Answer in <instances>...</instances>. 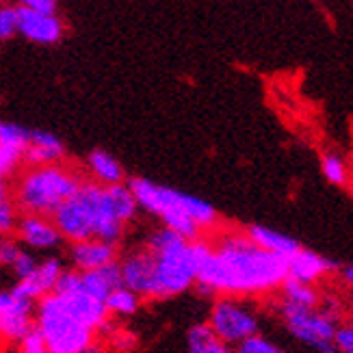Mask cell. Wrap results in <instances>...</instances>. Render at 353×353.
Here are the masks:
<instances>
[{"instance_id": "d590c367", "label": "cell", "mask_w": 353, "mask_h": 353, "mask_svg": "<svg viewBox=\"0 0 353 353\" xmlns=\"http://www.w3.org/2000/svg\"><path fill=\"white\" fill-rule=\"evenodd\" d=\"M7 182L3 180V176H0V199H7Z\"/></svg>"}, {"instance_id": "3957f363", "label": "cell", "mask_w": 353, "mask_h": 353, "mask_svg": "<svg viewBox=\"0 0 353 353\" xmlns=\"http://www.w3.org/2000/svg\"><path fill=\"white\" fill-rule=\"evenodd\" d=\"M148 250L154 258L150 299H167L191 288L197 273L191 241L165 225L152 234Z\"/></svg>"}, {"instance_id": "30bf717a", "label": "cell", "mask_w": 353, "mask_h": 353, "mask_svg": "<svg viewBox=\"0 0 353 353\" xmlns=\"http://www.w3.org/2000/svg\"><path fill=\"white\" fill-rule=\"evenodd\" d=\"M18 33L35 43H57L63 37V24L57 15L37 13L28 7H18Z\"/></svg>"}, {"instance_id": "5b68a950", "label": "cell", "mask_w": 353, "mask_h": 353, "mask_svg": "<svg viewBox=\"0 0 353 353\" xmlns=\"http://www.w3.org/2000/svg\"><path fill=\"white\" fill-rule=\"evenodd\" d=\"M128 189L134 195L137 204L145 208L148 212L157 214V217H161L163 212H170V210H180L184 214H189L199 228H212L217 223V210L199 197L180 193L176 189L163 187V184H154L145 178L130 180Z\"/></svg>"}, {"instance_id": "5bb4252c", "label": "cell", "mask_w": 353, "mask_h": 353, "mask_svg": "<svg viewBox=\"0 0 353 353\" xmlns=\"http://www.w3.org/2000/svg\"><path fill=\"white\" fill-rule=\"evenodd\" d=\"M15 228H18V236L33 250L57 248L63 239L50 217H41V214H26L20 223H15Z\"/></svg>"}, {"instance_id": "e0dca14e", "label": "cell", "mask_w": 353, "mask_h": 353, "mask_svg": "<svg viewBox=\"0 0 353 353\" xmlns=\"http://www.w3.org/2000/svg\"><path fill=\"white\" fill-rule=\"evenodd\" d=\"M117 286H124L117 260H111V263L96 267V269L81 271V290H85L87 295L96 297L100 301H104L106 295Z\"/></svg>"}, {"instance_id": "4dcf8cb0", "label": "cell", "mask_w": 353, "mask_h": 353, "mask_svg": "<svg viewBox=\"0 0 353 353\" xmlns=\"http://www.w3.org/2000/svg\"><path fill=\"white\" fill-rule=\"evenodd\" d=\"M15 223H18V217H15V206L9 202V199H0V234L7 236L15 230Z\"/></svg>"}, {"instance_id": "e575fe53", "label": "cell", "mask_w": 353, "mask_h": 353, "mask_svg": "<svg viewBox=\"0 0 353 353\" xmlns=\"http://www.w3.org/2000/svg\"><path fill=\"white\" fill-rule=\"evenodd\" d=\"M20 157L13 154V152L5 150L3 145H0V176H7L15 165H18Z\"/></svg>"}, {"instance_id": "2e32d148", "label": "cell", "mask_w": 353, "mask_h": 353, "mask_svg": "<svg viewBox=\"0 0 353 353\" xmlns=\"http://www.w3.org/2000/svg\"><path fill=\"white\" fill-rule=\"evenodd\" d=\"M336 269V263L323 258L321 254L308 252V250H297L295 254L288 256V278H295L299 282H316L323 275L332 273Z\"/></svg>"}, {"instance_id": "74e56055", "label": "cell", "mask_w": 353, "mask_h": 353, "mask_svg": "<svg viewBox=\"0 0 353 353\" xmlns=\"http://www.w3.org/2000/svg\"><path fill=\"white\" fill-rule=\"evenodd\" d=\"M0 341H3V339H0Z\"/></svg>"}, {"instance_id": "ac0fdd59", "label": "cell", "mask_w": 353, "mask_h": 353, "mask_svg": "<svg viewBox=\"0 0 353 353\" xmlns=\"http://www.w3.org/2000/svg\"><path fill=\"white\" fill-rule=\"evenodd\" d=\"M24 159L28 165H52L59 163L65 154V148L59 137L46 130H30L28 143L24 148Z\"/></svg>"}, {"instance_id": "7402d4cb", "label": "cell", "mask_w": 353, "mask_h": 353, "mask_svg": "<svg viewBox=\"0 0 353 353\" xmlns=\"http://www.w3.org/2000/svg\"><path fill=\"white\" fill-rule=\"evenodd\" d=\"M280 286L284 290V301L308 305V308H316V305H319V293L308 282H299V280L288 278V275H286Z\"/></svg>"}, {"instance_id": "44dd1931", "label": "cell", "mask_w": 353, "mask_h": 353, "mask_svg": "<svg viewBox=\"0 0 353 353\" xmlns=\"http://www.w3.org/2000/svg\"><path fill=\"white\" fill-rule=\"evenodd\" d=\"M89 165H91V172L96 174L98 182H102V184H115V182L124 180V170H121L117 159H113L109 152H104V150L91 152Z\"/></svg>"}, {"instance_id": "f546056e", "label": "cell", "mask_w": 353, "mask_h": 353, "mask_svg": "<svg viewBox=\"0 0 353 353\" xmlns=\"http://www.w3.org/2000/svg\"><path fill=\"white\" fill-rule=\"evenodd\" d=\"M35 269H37V260L30 254H26V252H20L18 256H15L13 263H11V271H13V275L18 280L28 278V275L33 273Z\"/></svg>"}, {"instance_id": "83f0119b", "label": "cell", "mask_w": 353, "mask_h": 353, "mask_svg": "<svg viewBox=\"0 0 353 353\" xmlns=\"http://www.w3.org/2000/svg\"><path fill=\"white\" fill-rule=\"evenodd\" d=\"M239 345H241L239 347L241 353H278L280 351L273 343H269L267 339H263V336H258V334L248 336V339H243Z\"/></svg>"}, {"instance_id": "484cf974", "label": "cell", "mask_w": 353, "mask_h": 353, "mask_svg": "<svg viewBox=\"0 0 353 353\" xmlns=\"http://www.w3.org/2000/svg\"><path fill=\"white\" fill-rule=\"evenodd\" d=\"M20 345H22L24 353H46V351H48V347H46V339H43V334H41V330L37 325V321L30 323L26 334L20 339Z\"/></svg>"}, {"instance_id": "d4e9b609", "label": "cell", "mask_w": 353, "mask_h": 353, "mask_svg": "<svg viewBox=\"0 0 353 353\" xmlns=\"http://www.w3.org/2000/svg\"><path fill=\"white\" fill-rule=\"evenodd\" d=\"M323 174L332 184H345L347 182V165L339 154H325L323 157Z\"/></svg>"}, {"instance_id": "d6a6232c", "label": "cell", "mask_w": 353, "mask_h": 353, "mask_svg": "<svg viewBox=\"0 0 353 353\" xmlns=\"http://www.w3.org/2000/svg\"><path fill=\"white\" fill-rule=\"evenodd\" d=\"M22 250L20 245L15 243L13 239H3L0 241V267H11V263L15 260V256H18Z\"/></svg>"}, {"instance_id": "836d02e7", "label": "cell", "mask_w": 353, "mask_h": 353, "mask_svg": "<svg viewBox=\"0 0 353 353\" xmlns=\"http://www.w3.org/2000/svg\"><path fill=\"white\" fill-rule=\"evenodd\" d=\"M22 5L37 11V13L57 15V0H22Z\"/></svg>"}, {"instance_id": "8fae6325", "label": "cell", "mask_w": 353, "mask_h": 353, "mask_svg": "<svg viewBox=\"0 0 353 353\" xmlns=\"http://www.w3.org/2000/svg\"><path fill=\"white\" fill-rule=\"evenodd\" d=\"M121 271V282L126 288L134 290L139 297L150 299V290H152V271H154V258L152 252L145 250H137L124 258V263L119 265Z\"/></svg>"}, {"instance_id": "d6986e66", "label": "cell", "mask_w": 353, "mask_h": 353, "mask_svg": "<svg viewBox=\"0 0 353 353\" xmlns=\"http://www.w3.org/2000/svg\"><path fill=\"white\" fill-rule=\"evenodd\" d=\"M245 236H248L250 241H254L258 248H263V250H269L273 254H280V256H290V254H295L301 245L295 241V239H290L282 232H275V230L271 228H265V225H250V228H245Z\"/></svg>"}, {"instance_id": "ffe728a7", "label": "cell", "mask_w": 353, "mask_h": 353, "mask_svg": "<svg viewBox=\"0 0 353 353\" xmlns=\"http://www.w3.org/2000/svg\"><path fill=\"white\" fill-rule=\"evenodd\" d=\"M189 351L191 353H225L228 345L212 332L208 323H197L189 330L187 339Z\"/></svg>"}, {"instance_id": "7a4b0ae2", "label": "cell", "mask_w": 353, "mask_h": 353, "mask_svg": "<svg viewBox=\"0 0 353 353\" xmlns=\"http://www.w3.org/2000/svg\"><path fill=\"white\" fill-rule=\"evenodd\" d=\"M134 195L121 182H81L72 197L52 214V223L68 241L100 239L117 245L124 225L137 214Z\"/></svg>"}, {"instance_id": "8992f818", "label": "cell", "mask_w": 353, "mask_h": 353, "mask_svg": "<svg viewBox=\"0 0 353 353\" xmlns=\"http://www.w3.org/2000/svg\"><path fill=\"white\" fill-rule=\"evenodd\" d=\"M37 325L46 339V347L52 353H83L94 343V330L72 319L54 293L43 295L39 301Z\"/></svg>"}, {"instance_id": "f1b7e54d", "label": "cell", "mask_w": 353, "mask_h": 353, "mask_svg": "<svg viewBox=\"0 0 353 353\" xmlns=\"http://www.w3.org/2000/svg\"><path fill=\"white\" fill-rule=\"evenodd\" d=\"M18 33V11L15 7H0V39H11Z\"/></svg>"}, {"instance_id": "7c38bea8", "label": "cell", "mask_w": 353, "mask_h": 353, "mask_svg": "<svg viewBox=\"0 0 353 353\" xmlns=\"http://www.w3.org/2000/svg\"><path fill=\"white\" fill-rule=\"evenodd\" d=\"M57 297H59L61 305H63V310L72 319H76L79 323H83L85 327L94 330V332L104 323L106 314H109L104 301L87 295L85 290H76V293H65V295H57Z\"/></svg>"}, {"instance_id": "8d00e7d4", "label": "cell", "mask_w": 353, "mask_h": 353, "mask_svg": "<svg viewBox=\"0 0 353 353\" xmlns=\"http://www.w3.org/2000/svg\"><path fill=\"white\" fill-rule=\"evenodd\" d=\"M343 275H345V282H353V269L351 267H345V271H343Z\"/></svg>"}, {"instance_id": "9a60e30c", "label": "cell", "mask_w": 353, "mask_h": 353, "mask_svg": "<svg viewBox=\"0 0 353 353\" xmlns=\"http://www.w3.org/2000/svg\"><path fill=\"white\" fill-rule=\"evenodd\" d=\"M70 258L79 271L96 269L117 258V250L113 243H106L100 239H83V241H72Z\"/></svg>"}, {"instance_id": "52a82bcc", "label": "cell", "mask_w": 353, "mask_h": 353, "mask_svg": "<svg viewBox=\"0 0 353 353\" xmlns=\"http://www.w3.org/2000/svg\"><path fill=\"white\" fill-rule=\"evenodd\" d=\"M282 316L288 332L295 336L297 341L312 345L323 353H334L336 347L332 343L336 332V319L325 314L323 310L308 308V305H299L293 301L282 303Z\"/></svg>"}, {"instance_id": "1f68e13d", "label": "cell", "mask_w": 353, "mask_h": 353, "mask_svg": "<svg viewBox=\"0 0 353 353\" xmlns=\"http://www.w3.org/2000/svg\"><path fill=\"white\" fill-rule=\"evenodd\" d=\"M332 343H334L336 351L351 353L353 351V330L351 327H336Z\"/></svg>"}, {"instance_id": "6da1fadb", "label": "cell", "mask_w": 353, "mask_h": 353, "mask_svg": "<svg viewBox=\"0 0 353 353\" xmlns=\"http://www.w3.org/2000/svg\"><path fill=\"white\" fill-rule=\"evenodd\" d=\"M195 282L202 293H265L288 275V258L258 248L245 234H230L217 248L193 239Z\"/></svg>"}, {"instance_id": "9c48e42d", "label": "cell", "mask_w": 353, "mask_h": 353, "mask_svg": "<svg viewBox=\"0 0 353 353\" xmlns=\"http://www.w3.org/2000/svg\"><path fill=\"white\" fill-rule=\"evenodd\" d=\"M30 312H33V299L15 295L13 290H0V339L20 343L33 323Z\"/></svg>"}, {"instance_id": "cb8c5ba5", "label": "cell", "mask_w": 353, "mask_h": 353, "mask_svg": "<svg viewBox=\"0 0 353 353\" xmlns=\"http://www.w3.org/2000/svg\"><path fill=\"white\" fill-rule=\"evenodd\" d=\"M30 130L22 128L20 124H9V121H0V145L13 154L22 157V152L28 143Z\"/></svg>"}, {"instance_id": "4316f807", "label": "cell", "mask_w": 353, "mask_h": 353, "mask_svg": "<svg viewBox=\"0 0 353 353\" xmlns=\"http://www.w3.org/2000/svg\"><path fill=\"white\" fill-rule=\"evenodd\" d=\"M76 290H81V271H61L52 293L65 295V293H76Z\"/></svg>"}, {"instance_id": "603a6c76", "label": "cell", "mask_w": 353, "mask_h": 353, "mask_svg": "<svg viewBox=\"0 0 353 353\" xmlns=\"http://www.w3.org/2000/svg\"><path fill=\"white\" fill-rule=\"evenodd\" d=\"M104 305L113 314H134L139 310V295L126 286H117L106 295Z\"/></svg>"}, {"instance_id": "4fadbf2b", "label": "cell", "mask_w": 353, "mask_h": 353, "mask_svg": "<svg viewBox=\"0 0 353 353\" xmlns=\"http://www.w3.org/2000/svg\"><path fill=\"white\" fill-rule=\"evenodd\" d=\"M61 271H63V267H61L59 260L57 258H48V260H43L41 265H37V269L30 273L28 278L20 280L11 290H13L15 295L33 299V301L41 299L43 295L52 293L54 282H57Z\"/></svg>"}, {"instance_id": "277c9868", "label": "cell", "mask_w": 353, "mask_h": 353, "mask_svg": "<svg viewBox=\"0 0 353 353\" xmlns=\"http://www.w3.org/2000/svg\"><path fill=\"white\" fill-rule=\"evenodd\" d=\"M81 187L74 174L52 165H35L18 184V204L28 214L52 217L57 208Z\"/></svg>"}, {"instance_id": "ba28073f", "label": "cell", "mask_w": 353, "mask_h": 353, "mask_svg": "<svg viewBox=\"0 0 353 353\" xmlns=\"http://www.w3.org/2000/svg\"><path fill=\"white\" fill-rule=\"evenodd\" d=\"M208 325L225 345L241 343L243 339H248V336L258 332V321L254 312L245 308L243 303L230 299H221L214 303Z\"/></svg>"}]
</instances>
